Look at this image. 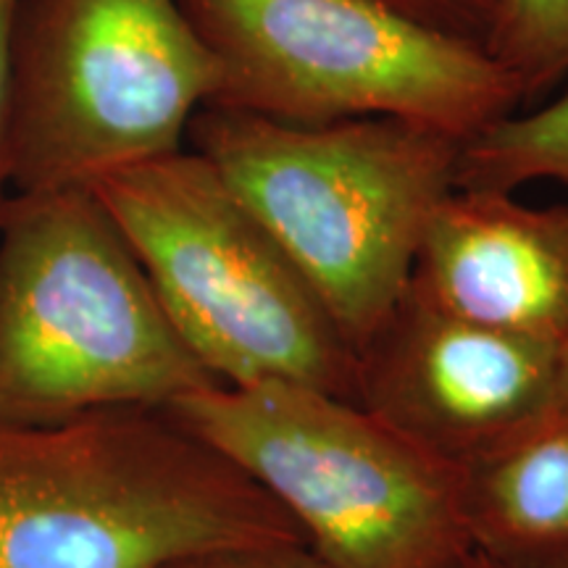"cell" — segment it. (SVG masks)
Wrapping results in <instances>:
<instances>
[{
  "instance_id": "1",
  "label": "cell",
  "mask_w": 568,
  "mask_h": 568,
  "mask_svg": "<svg viewBox=\"0 0 568 568\" xmlns=\"http://www.w3.org/2000/svg\"><path fill=\"white\" fill-rule=\"evenodd\" d=\"M305 542L240 466L163 408L0 424V568H159Z\"/></svg>"
},
{
  "instance_id": "2",
  "label": "cell",
  "mask_w": 568,
  "mask_h": 568,
  "mask_svg": "<svg viewBox=\"0 0 568 568\" xmlns=\"http://www.w3.org/2000/svg\"><path fill=\"white\" fill-rule=\"evenodd\" d=\"M187 140L280 243L355 355L406 295L464 145L400 119L297 126L219 105L195 113Z\"/></svg>"
},
{
  "instance_id": "3",
  "label": "cell",
  "mask_w": 568,
  "mask_h": 568,
  "mask_svg": "<svg viewBox=\"0 0 568 568\" xmlns=\"http://www.w3.org/2000/svg\"><path fill=\"white\" fill-rule=\"evenodd\" d=\"M219 385L88 187L13 193L0 219V424L166 408Z\"/></svg>"
},
{
  "instance_id": "4",
  "label": "cell",
  "mask_w": 568,
  "mask_h": 568,
  "mask_svg": "<svg viewBox=\"0 0 568 568\" xmlns=\"http://www.w3.org/2000/svg\"><path fill=\"white\" fill-rule=\"evenodd\" d=\"M240 466L326 568H464V468L322 389L209 385L163 408Z\"/></svg>"
},
{
  "instance_id": "5",
  "label": "cell",
  "mask_w": 568,
  "mask_h": 568,
  "mask_svg": "<svg viewBox=\"0 0 568 568\" xmlns=\"http://www.w3.org/2000/svg\"><path fill=\"white\" fill-rule=\"evenodd\" d=\"M88 190L219 385L290 382L355 400L358 355L280 243L201 153L119 169Z\"/></svg>"
},
{
  "instance_id": "6",
  "label": "cell",
  "mask_w": 568,
  "mask_h": 568,
  "mask_svg": "<svg viewBox=\"0 0 568 568\" xmlns=\"http://www.w3.org/2000/svg\"><path fill=\"white\" fill-rule=\"evenodd\" d=\"M219 63L209 105L282 124L400 119L471 140L524 103L481 45L385 0H180Z\"/></svg>"
},
{
  "instance_id": "7",
  "label": "cell",
  "mask_w": 568,
  "mask_h": 568,
  "mask_svg": "<svg viewBox=\"0 0 568 568\" xmlns=\"http://www.w3.org/2000/svg\"><path fill=\"white\" fill-rule=\"evenodd\" d=\"M219 63L180 0H19L9 34L13 193L88 187L182 151Z\"/></svg>"
},
{
  "instance_id": "8",
  "label": "cell",
  "mask_w": 568,
  "mask_h": 568,
  "mask_svg": "<svg viewBox=\"0 0 568 568\" xmlns=\"http://www.w3.org/2000/svg\"><path fill=\"white\" fill-rule=\"evenodd\" d=\"M560 347L464 322L406 290L358 353L355 403L464 468L550 416Z\"/></svg>"
},
{
  "instance_id": "9",
  "label": "cell",
  "mask_w": 568,
  "mask_h": 568,
  "mask_svg": "<svg viewBox=\"0 0 568 568\" xmlns=\"http://www.w3.org/2000/svg\"><path fill=\"white\" fill-rule=\"evenodd\" d=\"M408 287L464 322L568 343V203L529 209L503 190H450L426 219Z\"/></svg>"
},
{
  "instance_id": "10",
  "label": "cell",
  "mask_w": 568,
  "mask_h": 568,
  "mask_svg": "<svg viewBox=\"0 0 568 568\" xmlns=\"http://www.w3.org/2000/svg\"><path fill=\"white\" fill-rule=\"evenodd\" d=\"M466 537L495 568H568V418L529 432L464 466Z\"/></svg>"
},
{
  "instance_id": "11",
  "label": "cell",
  "mask_w": 568,
  "mask_h": 568,
  "mask_svg": "<svg viewBox=\"0 0 568 568\" xmlns=\"http://www.w3.org/2000/svg\"><path fill=\"white\" fill-rule=\"evenodd\" d=\"M535 180L568 187V90L527 116L510 113L460 145L456 190L514 193Z\"/></svg>"
},
{
  "instance_id": "12",
  "label": "cell",
  "mask_w": 568,
  "mask_h": 568,
  "mask_svg": "<svg viewBox=\"0 0 568 568\" xmlns=\"http://www.w3.org/2000/svg\"><path fill=\"white\" fill-rule=\"evenodd\" d=\"M481 48L535 101L568 74V0H497Z\"/></svg>"
},
{
  "instance_id": "13",
  "label": "cell",
  "mask_w": 568,
  "mask_h": 568,
  "mask_svg": "<svg viewBox=\"0 0 568 568\" xmlns=\"http://www.w3.org/2000/svg\"><path fill=\"white\" fill-rule=\"evenodd\" d=\"M385 3L432 30L481 45L497 0H385Z\"/></svg>"
},
{
  "instance_id": "14",
  "label": "cell",
  "mask_w": 568,
  "mask_h": 568,
  "mask_svg": "<svg viewBox=\"0 0 568 568\" xmlns=\"http://www.w3.org/2000/svg\"><path fill=\"white\" fill-rule=\"evenodd\" d=\"M159 568H326L305 542L247 545V548H222L193 552L169 560Z\"/></svg>"
},
{
  "instance_id": "15",
  "label": "cell",
  "mask_w": 568,
  "mask_h": 568,
  "mask_svg": "<svg viewBox=\"0 0 568 568\" xmlns=\"http://www.w3.org/2000/svg\"><path fill=\"white\" fill-rule=\"evenodd\" d=\"M19 0H0V219L13 195L9 145V34Z\"/></svg>"
},
{
  "instance_id": "16",
  "label": "cell",
  "mask_w": 568,
  "mask_h": 568,
  "mask_svg": "<svg viewBox=\"0 0 568 568\" xmlns=\"http://www.w3.org/2000/svg\"><path fill=\"white\" fill-rule=\"evenodd\" d=\"M550 416L568 418V343L560 347L558 358V379H556V395H552V410Z\"/></svg>"
},
{
  "instance_id": "17",
  "label": "cell",
  "mask_w": 568,
  "mask_h": 568,
  "mask_svg": "<svg viewBox=\"0 0 568 568\" xmlns=\"http://www.w3.org/2000/svg\"><path fill=\"white\" fill-rule=\"evenodd\" d=\"M464 568H495V566H493V564H487L485 558H479V556H471V558H468V564H466Z\"/></svg>"
}]
</instances>
